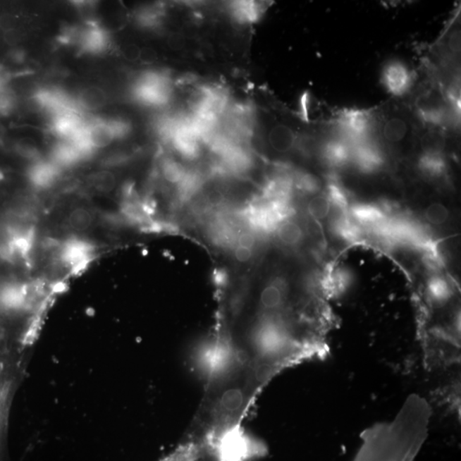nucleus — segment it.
Instances as JSON below:
<instances>
[{
	"instance_id": "1",
	"label": "nucleus",
	"mask_w": 461,
	"mask_h": 461,
	"mask_svg": "<svg viewBox=\"0 0 461 461\" xmlns=\"http://www.w3.org/2000/svg\"><path fill=\"white\" fill-rule=\"evenodd\" d=\"M431 417L426 399L408 396L392 422L374 424L362 432L353 461H414L427 438Z\"/></svg>"
},
{
	"instance_id": "2",
	"label": "nucleus",
	"mask_w": 461,
	"mask_h": 461,
	"mask_svg": "<svg viewBox=\"0 0 461 461\" xmlns=\"http://www.w3.org/2000/svg\"><path fill=\"white\" fill-rule=\"evenodd\" d=\"M374 131L380 143L392 148L403 147L417 135L410 115L395 107L386 109L374 119Z\"/></svg>"
},
{
	"instance_id": "3",
	"label": "nucleus",
	"mask_w": 461,
	"mask_h": 461,
	"mask_svg": "<svg viewBox=\"0 0 461 461\" xmlns=\"http://www.w3.org/2000/svg\"><path fill=\"white\" fill-rule=\"evenodd\" d=\"M337 125L338 135L353 147L371 139L374 129V117L366 111L350 109L339 114Z\"/></svg>"
},
{
	"instance_id": "4",
	"label": "nucleus",
	"mask_w": 461,
	"mask_h": 461,
	"mask_svg": "<svg viewBox=\"0 0 461 461\" xmlns=\"http://www.w3.org/2000/svg\"><path fill=\"white\" fill-rule=\"evenodd\" d=\"M386 161L383 147L375 140H367L353 147L351 163L364 175H374L381 171Z\"/></svg>"
},
{
	"instance_id": "5",
	"label": "nucleus",
	"mask_w": 461,
	"mask_h": 461,
	"mask_svg": "<svg viewBox=\"0 0 461 461\" xmlns=\"http://www.w3.org/2000/svg\"><path fill=\"white\" fill-rule=\"evenodd\" d=\"M414 82L410 68L399 60L391 61L383 66L382 82L388 92L395 97L405 95Z\"/></svg>"
},
{
	"instance_id": "6",
	"label": "nucleus",
	"mask_w": 461,
	"mask_h": 461,
	"mask_svg": "<svg viewBox=\"0 0 461 461\" xmlns=\"http://www.w3.org/2000/svg\"><path fill=\"white\" fill-rule=\"evenodd\" d=\"M230 456L218 445L181 443L171 461H225Z\"/></svg>"
},
{
	"instance_id": "7",
	"label": "nucleus",
	"mask_w": 461,
	"mask_h": 461,
	"mask_svg": "<svg viewBox=\"0 0 461 461\" xmlns=\"http://www.w3.org/2000/svg\"><path fill=\"white\" fill-rule=\"evenodd\" d=\"M446 99L436 96H423L417 104V116L428 128H440L444 126L452 115L446 105Z\"/></svg>"
},
{
	"instance_id": "8",
	"label": "nucleus",
	"mask_w": 461,
	"mask_h": 461,
	"mask_svg": "<svg viewBox=\"0 0 461 461\" xmlns=\"http://www.w3.org/2000/svg\"><path fill=\"white\" fill-rule=\"evenodd\" d=\"M352 145L342 137L334 136L322 145L321 155L323 161L330 168H343L352 161Z\"/></svg>"
},
{
	"instance_id": "9",
	"label": "nucleus",
	"mask_w": 461,
	"mask_h": 461,
	"mask_svg": "<svg viewBox=\"0 0 461 461\" xmlns=\"http://www.w3.org/2000/svg\"><path fill=\"white\" fill-rule=\"evenodd\" d=\"M94 248L90 242L80 238H73L68 240L61 252V258L74 271H78L89 264Z\"/></svg>"
},
{
	"instance_id": "10",
	"label": "nucleus",
	"mask_w": 461,
	"mask_h": 461,
	"mask_svg": "<svg viewBox=\"0 0 461 461\" xmlns=\"http://www.w3.org/2000/svg\"><path fill=\"white\" fill-rule=\"evenodd\" d=\"M269 144L275 152L289 153L297 147L298 137L293 128L284 124H277L270 129Z\"/></svg>"
},
{
	"instance_id": "11",
	"label": "nucleus",
	"mask_w": 461,
	"mask_h": 461,
	"mask_svg": "<svg viewBox=\"0 0 461 461\" xmlns=\"http://www.w3.org/2000/svg\"><path fill=\"white\" fill-rule=\"evenodd\" d=\"M417 167L424 176L438 179L447 172L448 165L443 152L424 151L419 157Z\"/></svg>"
},
{
	"instance_id": "12",
	"label": "nucleus",
	"mask_w": 461,
	"mask_h": 461,
	"mask_svg": "<svg viewBox=\"0 0 461 461\" xmlns=\"http://www.w3.org/2000/svg\"><path fill=\"white\" fill-rule=\"evenodd\" d=\"M349 214L355 223L378 226L386 221L383 209L373 204H355L350 208Z\"/></svg>"
},
{
	"instance_id": "13",
	"label": "nucleus",
	"mask_w": 461,
	"mask_h": 461,
	"mask_svg": "<svg viewBox=\"0 0 461 461\" xmlns=\"http://www.w3.org/2000/svg\"><path fill=\"white\" fill-rule=\"evenodd\" d=\"M59 168L52 161H38L30 169V180L39 188L51 187L58 179Z\"/></svg>"
},
{
	"instance_id": "14",
	"label": "nucleus",
	"mask_w": 461,
	"mask_h": 461,
	"mask_svg": "<svg viewBox=\"0 0 461 461\" xmlns=\"http://www.w3.org/2000/svg\"><path fill=\"white\" fill-rule=\"evenodd\" d=\"M273 233L278 242L288 247L298 245L303 240V230L301 226L296 221L290 220L289 218L281 221Z\"/></svg>"
},
{
	"instance_id": "15",
	"label": "nucleus",
	"mask_w": 461,
	"mask_h": 461,
	"mask_svg": "<svg viewBox=\"0 0 461 461\" xmlns=\"http://www.w3.org/2000/svg\"><path fill=\"white\" fill-rule=\"evenodd\" d=\"M87 137L89 143L94 149L106 147L116 139L109 121L95 123L91 127H87Z\"/></svg>"
},
{
	"instance_id": "16",
	"label": "nucleus",
	"mask_w": 461,
	"mask_h": 461,
	"mask_svg": "<svg viewBox=\"0 0 461 461\" xmlns=\"http://www.w3.org/2000/svg\"><path fill=\"white\" fill-rule=\"evenodd\" d=\"M106 103V95L100 87H87L79 95V104L89 111H95Z\"/></svg>"
},
{
	"instance_id": "17",
	"label": "nucleus",
	"mask_w": 461,
	"mask_h": 461,
	"mask_svg": "<svg viewBox=\"0 0 461 461\" xmlns=\"http://www.w3.org/2000/svg\"><path fill=\"white\" fill-rule=\"evenodd\" d=\"M161 173H163L166 180L169 183L178 185V188L180 187L188 175V172L185 171L183 166L171 159L164 161L163 165H161Z\"/></svg>"
},
{
	"instance_id": "18",
	"label": "nucleus",
	"mask_w": 461,
	"mask_h": 461,
	"mask_svg": "<svg viewBox=\"0 0 461 461\" xmlns=\"http://www.w3.org/2000/svg\"><path fill=\"white\" fill-rule=\"evenodd\" d=\"M331 204L326 196H314L307 205V212L314 220L321 221L329 216Z\"/></svg>"
},
{
	"instance_id": "19",
	"label": "nucleus",
	"mask_w": 461,
	"mask_h": 461,
	"mask_svg": "<svg viewBox=\"0 0 461 461\" xmlns=\"http://www.w3.org/2000/svg\"><path fill=\"white\" fill-rule=\"evenodd\" d=\"M326 197L330 201L331 207L335 206L342 211L349 209V197H348L345 190L338 182L331 181L327 185Z\"/></svg>"
},
{
	"instance_id": "20",
	"label": "nucleus",
	"mask_w": 461,
	"mask_h": 461,
	"mask_svg": "<svg viewBox=\"0 0 461 461\" xmlns=\"http://www.w3.org/2000/svg\"><path fill=\"white\" fill-rule=\"evenodd\" d=\"M68 221L72 229L82 232L92 226V214L87 209H75L68 216Z\"/></svg>"
},
{
	"instance_id": "21",
	"label": "nucleus",
	"mask_w": 461,
	"mask_h": 461,
	"mask_svg": "<svg viewBox=\"0 0 461 461\" xmlns=\"http://www.w3.org/2000/svg\"><path fill=\"white\" fill-rule=\"evenodd\" d=\"M424 218L432 225H443L450 218V211L443 204L434 203L428 206L424 211Z\"/></svg>"
},
{
	"instance_id": "22",
	"label": "nucleus",
	"mask_w": 461,
	"mask_h": 461,
	"mask_svg": "<svg viewBox=\"0 0 461 461\" xmlns=\"http://www.w3.org/2000/svg\"><path fill=\"white\" fill-rule=\"evenodd\" d=\"M334 230L339 236L345 240H355L359 235V228L357 225L346 216H341L336 221Z\"/></svg>"
},
{
	"instance_id": "23",
	"label": "nucleus",
	"mask_w": 461,
	"mask_h": 461,
	"mask_svg": "<svg viewBox=\"0 0 461 461\" xmlns=\"http://www.w3.org/2000/svg\"><path fill=\"white\" fill-rule=\"evenodd\" d=\"M92 183L97 191L107 193L114 189L116 178L112 173L103 171L97 173V175L92 177Z\"/></svg>"
},
{
	"instance_id": "24",
	"label": "nucleus",
	"mask_w": 461,
	"mask_h": 461,
	"mask_svg": "<svg viewBox=\"0 0 461 461\" xmlns=\"http://www.w3.org/2000/svg\"><path fill=\"white\" fill-rule=\"evenodd\" d=\"M105 44H106V39L99 30H92L89 31L83 39V46L87 50L92 52L103 49Z\"/></svg>"
},
{
	"instance_id": "25",
	"label": "nucleus",
	"mask_w": 461,
	"mask_h": 461,
	"mask_svg": "<svg viewBox=\"0 0 461 461\" xmlns=\"http://www.w3.org/2000/svg\"><path fill=\"white\" fill-rule=\"evenodd\" d=\"M140 48L135 44H128L123 47L121 54L124 59L129 61V62H135L140 60Z\"/></svg>"
},
{
	"instance_id": "26",
	"label": "nucleus",
	"mask_w": 461,
	"mask_h": 461,
	"mask_svg": "<svg viewBox=\"0 0 461 461\" xmlns=\"http://www.w3.org/2000/svg\"><path fill=\"white\" fill-rule=\"evenodd\" d=\"M157 59V54L155 50L152 47H144L140 50V60L144 64L149 66L156 62Z\"/></svg>"
},
{
	"instance_id": "27",
	"label": "nucleus",
	"mask_w": 461,
	"mask_h": 461,
	"mask_svg": "<svg viewBox=\"0 0 461 461\" xmlns=\"http://www.w3.org/2000/svg\"><path fill=\"white\" fill-rule=\"evenodd\" d=\"M309 94H305L302 96L301 98V110H302V114L303 117H305V119H309V117H307V115H309Z\"/></svg>"
},
{
	"instance_id": "28",
	"label": "nucleus",
	"mask_w": 461,
	"mask_h": 461,
	"mask_svg": "<svg viewBox=\"0 0 461 461\" xmlns=\"http://www.w3.org/2000/svg\"><path fill=\"white\" fill-rule=\"evenodd\" d=\"M226 461H236V460H226Z\"/></svg>"
}]
</instances>
